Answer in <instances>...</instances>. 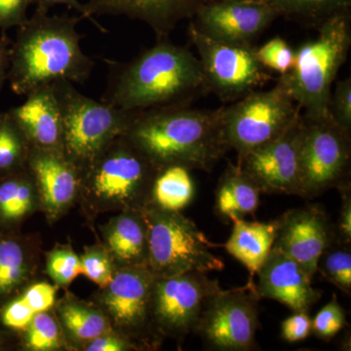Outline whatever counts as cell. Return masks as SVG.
<instances>
[{
	"label": "cell",
	"mask_w": 351,
	"mask_h": 351,
	"mask_svg": "<svg viewBox=\"0 0 351 351\" xmlns=\"http://www.w3.org/2000/svg\"><path fill=\"white\" fill-rule=\"evenodd\" d=\"M82 274L98 284L100 287L107 288L112 280V269L110 261L100 253H90L82 258Z\"/></svg>",
	"instance_id": "37"
},
{
	"label": "cell",
	"mask_w": 351,
	"mask_h": 351,
	"mask_svg": "<svg viewBox=\"0 0 351 351\" xmlns=\"http://www.w3.org/2000/svg\"><path fill=\"white\" fill-rule=\"evenodd\" d=\"M316 38L295 50V64L278 83L308 119L330 117L332 83L345 64L351 45L350 12L332 16L317 27Z\"/></svg>",
	"instance_id": "4"
},
{
	"label": "cell",
	"mask_w": 351,
	"mask_h": 351,
	"mask_svg": "<svg viewBox=\"0 0 351 351\" xmlns=\"http://www.w3.org/2000/svg\"><path fill=\"white\" fill-rule=\"evenodd\" d=\"M346 325V314L339 304L337 295L316 314L311 320V332L323 341H329L339 334Z\"/></svg>",
	"instance_id": "33"
},
{
	"label": "cell",
	"mask_w": 351,
	"mask_h": 351,
	"mask_svg": "<svg viewBox=\"0 0 351 351\" xmlns=\"http://www.w3.org/2000/svg\"><path fill=\"white\" fill-rule=\"evenodd\" d=\"M258 300L253 280L244 287L221 289L210 298L195 332L213 350H254L260 324Z\"/></svg>",
	"instance_id": "10"
},
{
	"label": "cell",
	"mask_w": 351,
	"mask_h": 351,
	"mask_svg": "<svg viewBox=\"0 0 351 351\" xmlns=\"http://www.w3.org/2000/svg\"><path fill=\"white\" fill-rule=\"evenodd\" d=\"M258 63L267 71H274L280 75H286L295 64V50L285 39L276 36L255 49Z\"/></svg>",
	"instance_id": "31"
},
{
	"label": "cell",
	"mask_w": 351,
	"mask_h": 351,
	"mask_svg": "<svg viewBox=\"0 0 351 351\" xmlns=\"http://www.w3.org/2000/svg\"><path fill=\"white\" fill-rule=\"evenodd\" d=\"M302 114L279 137L239 157L262 193L298 195Z\"/></svg>",
	"instance_id": "13"
},
{
	"label": "cell",
	"mask_w": 351,
	"mask_h": 351,
	"mask_svg": "<svg viewBox=\"0 0 351 351\" xmlns=\"http://www.w3.org/2000/svg\"><path fill=\"white\" fill-rule=\"evenodd\" d=\"M257 276L258 298L281 302L293 313H308L321 298L301 265L276 247H272Z\"/></svg>",
	"instance_id": "16"
},
{
	"label": "cell",
	"mask_w": 351,
	"mask_h": 351,
	"mask_svg": "<svg viewBox=\"0 0 351 351\" xmlns=\"http://www.w3.org/2000/svg\"><path fill=\"white\" fill-rule=\"evenodd\" d=\"M144 215L149 230L147 267L154 276L223 269V261L211 251L215 245L193 221L157 207L145 210Z\"/></svg>",
	"instance_id": "6"
},
{
	"label": "cell",
	"mask_w": 351,
	"mask_h": 351,
	"mask_svg": "<svg viewBox=\"0 0 351 351\" xmlns=\"http://www.w3.org/2000/svg\"><path fill=\"white\" fill-rule=\"evenodd\" d=\"M341 193V208L339 212L338 228L336 230V237L339 243L345 246H350L351 242V195L350 184L339 189Z\"/></svg>",
	"instance_id": "41"
},
{
	"label": "cell",
	"mask_w": 351,
	"mask_h": 351,
	"mask_svg": "<svg viewBox=\"0 0 351 351\" xmlns=\"http://www.w3.org/2000/svg\"><path fill=\"white\" fill-rule=\"evenodd\" d=\"M62 319L69 331L80 339L98 338L107 328V322L100 313L75 304L64 307Z\"/></svg>",
	"instance_id": "29"
},
{
	"label": "cell",
	"mask_w": 351,
	"mask_h": 351,
	"mask_svg": "<svg viewBox=\"0 0 351 351\" xmlns=\"http://www.w3.org/2000/svg\"><path fill=\"white\" fill-rule=\"evenodd\" d=\"M27 166L49 209H60L73 199L78 184L77 168L64 152L32 147Z\"/></svg>",
	"instance_id": "20"
},
{
	"label": "cell",
	"mask_w": 351,
	"mask_h": 351,
	"mask_svg": "<svg viewBox=\"0 0 351 351\" xmlns=\"http://www.w3.org/2000/svg\"><path fill=\"white\" fill-rule=\"evenodd\" d=\"M63 121V149L76 168L90 165L115 138L125 134L135 112L80 93L68 80L52 83Z\"/></svg>",
	"instance_id": "5"
},
{
	"label": "cell",
	"mask_w": 351,
	"mask_h": 351,
	"mask_svg": "<svg viewBox=\"0 0 351 351\" xmlns=\"http://www.w3.org/2000/svg\"><path fill=\"white\" fill-rule=\"evenodd\" d=\"M232 223V233L225 244V248L230 255L247 267L252 281L274 247L276 239V221L258 223L234 219Z\"/></svg>",
	"instance_id": "21"
},
{
	"label": "cell",
	"mask_w": 351,
	"mask_h": 351,
	"mask_svg": "<svg viewBox=\"0 0 351 351\" xmlns=\"http://www.w3.org/2000/svg\"><path fill=\"white\" fill-rule=\"evenodd\" d=\"M267 1H269V0H267Z\"/></svg>",
	"instance_id": "45"
},
{
	"label": "cell",
	"mask_w": 351,
	"mask_h": 351,
	"mask_svg": "<svg viewBox=\"0 0 351 351\" xmlns=\"http://www.w3.org/2000/svg\"><path fill=\"white\" fill-rule=\"evenodd\" d=\"M262 191L239 164H228L215 193V213L221 221L244 219L258 208Z\"/></svg>",
	"instance_id": "22"
},
{
	"label": "cell",
	"mask_w": 351,
	"mask_h": 351,
	"mask_svg": "<svg viewBox=\"0 0 351 351\" xmlns=\"http://www.w3.org/2000/svg\"><path fill=\"white\" fill-rule=\"evenodd\" d=\"M56 288L46 283H38L25 291L22 299L34 313H43L53 306Z\"/></svg>",
	"instance_id": "40"
},
{
	"label": "cell",
	"mask_w": 351,
	"mask_h": 351,
	"mask_svg": "<svg viewBox=\"0 0 351 351\" xmlns=\"http://www.w3.org/2000/svg\"><path fill=\"white\" fill-rule=\"evenodd\" d=\"M34 311L22 298L7 302L0 311V322L9 329L25 331L34 318Z\"/></svg>",
	"instance_id": "36"
},
{
	"label": "cell",
	"mask_w": 351,
	"mask_h": 351,
	"mask_svg": "<svg viewBox=\"0 0 351 351\" xmlns=\"http://www.w3.org/2000/svg\"><path fill=\"white\" fill-rule=\"evenodd\" d=\"M276 225L274 246L299 263L313 279L321 256L337 239L327 214L316 205L298 208L286 212Z\"/></svg>",
	"instance_id": "15"
},
{
	"label": "cell",
	"mask_w": 351,
	"mask_h": 351,
	"mask_svg": "<svg viewBox=\"0 0 351 351\" xmlns=\"http://www.w3.org/2000/svg\"><path fill=\"white\" fill-rule=\"evenodd\" d=\"M27 274L22 244L11 235L0 232V299L17 290Z\"/></svg>",
	"instance_id": "28"
},
{
	"label": "cell",
	"mask_w": 351,
	"mask_h": 351,
	"mask_svg": "<svg viewBox=\"0 0 351 351\" xmlns=\"http://www.w3.org/2000/svg\"><path fill=\"white\" fill-rule=\"evenodd\" d=\"M151 193L156 207L164 211H181L195 197L191 169L182 165L157 168Z\"/></svg>",
	"instance_id": "24"
},
{
	"label": "cell",
	"mask_w": 351,
	"mask_h": 351,
	"mask_svg": "<svg viewBox=\"0 0 351 351\" xmlns=\"http://www.w3.org/2000/svg\"><path fill=\"white\" fill-rule=\"evenodd\" d=\"M207 0H88V12L94 15L126 16L142 21L158 38H167L182 20L191 19Z\"/></svg>",
	"instance_id": "18"
},
{
	"label": "cell",
	"mask_w": 351,
	"mask_h": 351,
	"mask_svg": "<svg viewBox=\"0 0 351 351\" xmlns=\"http://www.w3.org/2000/svg\"><path fill=\"white\" fill-rule=\"evenodd\" d=\"M32 182L22 169L0 177V223L9 225L29 213Z\"/></svg>",
	"instance_id": "26"
},
{
	"label": "cell",
	"mask_w": 351,
	"mask_h": 351,
	"mask_svg": "<svg viewBox=\"0 0 351 351\" xmlns=\"http://www.w3.org/2000/svg\"><path fill=\"white\" fill-rule=\"evenodd\" d=\"M221 290L207 274L189 271L156 277L152 293V313L164 332L184 336L195 332L210 298Z\"/></svg>",
	"instance_id": "11"
},
{
	"label": "cell",
	"mask_w": 351,
	"mask_h": 351,
	"mask_svg": "<svg viewBox=\"0 0 351 351\" xmlns=\"http://www.w3.org/2000/svg\"><path fill=\"white\" fill-rule=\"evenodd\" d=\"M32 4H34V5H36V9L47 11V12H49V10L52 7L56 5L66 6L69 9H73V10L80 13L82 18L89 20L95 27H97V29H99V31H101V32H107V29H106L105 27H101V25L99 24V23L97 22L91 15H90L85 4L80 3V0H32Z\"/></svg>",
	"instance_id": "42"
},
{
	"label": "cell",
	"mask_w": 351,
	"mask_h": 351,
	"mask_svg": "<svg viewBox=\"0 0 351 351\" xmlns=\"http://www.w3.org/2000/svg\"><path fill=\"white\" fill-rule=\"evenodd\" d=\"M126 214L113 223L108 235V245L113 255L131 267H147L149 230L144 212Z\"/></svg>",
	"instance_id": "23"
},
{
	"label": "cell",
	"mask_w": 351,
	"mask_h": 351,
	"mask_svg": "<svg viewBox=\"0 0 351 351\" xmlns=\"http://www.w3.org/2000/svg\"><path fill=\"white\" fill-rule=\"evenodd\" d=\"M332 246V245H331ZM331 246L321 256L317 271L341 289L346 294L351 292V253L348 246L331 250Z\"/></svg>",
	"instance_id": "30"
},
{
	"label": "cell",
	"mask_w": 351,
	"mask_h": 351,
	"mask_svg": "<svg viewBox=\"0 0 351 351\" xmlns=\"http://www.w3.org/2000/svg\"><path fill=\"white\" fill-rule=\"evenodd\" d=\"M88 167L95 195L117 202H132L152 191L157 171L123 136L113 140Z\"/></svg>",
	"instance_id": "12"
},
{
	"label": "cell",
	"mask_w": 351,
	"mask_h": 351,
	"mask_svg": "<svg viewBox=\"0 0 351 351\" xmlns=\"http://www.w3.org/2000/svg\"><path fill=\"white\" fill-rule=\"evenodd\" d=\"M27 332V345L34 350H52L61 346L59 328L49 314H34Z\"/></svg>",
	"instance_id": "32"
},
{
	"label": "cell",
	"mask_w": 351,
	"mask_h": 351,
	"mask_svg": "<svg viewBox=\"0 0 351 351\" xmlns=\"http://www.w3.org/2000/svg\"><path fill=\"white\" fill-rule=\"evenodd\" d=\"M22 105L7 110L34 149L64 152L63 121L53 84L25 95Z\"/></svg>",
	"instance_id": "17"
},
{
	"label": "cell",
	"mask_w": 351,
	"mask_h": 351,
	"mask_svg": "<svg viewBox=\"0 0 351 351\" xmlns=\"http://www.w3.org/2000/svg\"><path fill=\"white\" fill-rule=\"evenodd\" d=\"M350 133L331 117L308 119L302 115L298 195L311 199L329 189L350 186Z\"/></svg>",
	"instance_id": "8"
},
{
	"label": "cell",
	"mask_w": 351,
	"mask_h": 351,
	"mask_svg": "<svg viewBox=\"0 0 351 351\" xmlns=\"http://www.w3.org/2000/svg\"><path fill=\"white\" fill-rule=\"evenodd\" d=\"M101 101L126 112L189 105L207 91L198 57L166 38L128 63H110Z\"/></svg>",
	"instance_id": "1"
},
{
	"label": "cell",
	"mask_w": 351,
	"mask_h": 351,
	"mask_svg": "<svg viewBox=\"0 0 351 351\" xmlns=\"http://www.w3.org/2000/svg\"><path fill=\"white\" fill-rule=\"evenodd\" d=\"M48 274L55 282L68 285L76 276L82 274V260L71 251L54 252L48 262Z\"/></svg>",
	"instance_id": "35"
},
{
	"label": "cell",
	"mask_w": 351,
	"mask_h": 351,
	"mask_svg": "<svg viewBox=\"0 0 351 351\" xmlns=\"http://www.w3.org/2000/svg\"><path fill=\"white\" fill-rule=\"evenodd\" d=\"M11 43L12 40L8 38L6 32H2L0 34V91L4 83L8 80Z\"/></svg>",
	"instance_id": "43"
},
{
	"label": "cell",
	"mask_w": 351,
	"mask_h": 351,
	"mask_svg": "<svg viewBox=\"0 0 351 351\" xmlns=\"http://www.w3.org/2000/svg\"><path fill=\"white\" fill-rule=\"evenodd\" d=\"M82 19V18H80ZM80 18L49 15L36 9L18 27L11 43L8 82L14 93L25 96L58 80L84 83L94 62L82 49L76 29Z\"/></svg>",
	"instance_id": "3"
},
{
	"label": "cell",
	"mask_w": 351,
	"mask_h": 351,
	"mask_svg": "<svg viewBox=\"0 0 351 351\" xmlns=\"http://www.w3.org/2000/svg\"><path fill=\"white\" fill-rule=\"evenodd\" d=\"M223 108L180 105L136 112L123 137L156 168L210 171L230 151L221 127Z\"/></svg>",
	"instance_id": "2"
},
{
	"label": "cell",
	"mask_w": 351,
	"mask_h": 351,
	"mask_svg": "<svg viewBox=\"0 0 351 351\" xmlns=\"http://www.w3.org/2000/svg\"><path fill=\"white\" fill-rule=\"evenodd\" d=\"M301 114V108L277 82L271 89L255 90L223 108V138L240 157L279 137Z\"/></svg>",
	"instance_id": "7"
},
{
	"label": "cell",
	"mask_w": 351,
	"mask_h": 351,
	"mask_svg": "<svg viewBox=\"0 0 351 351\" xmlns=\"http://www.w3.org/2000/svg\"><path fill=\"white\" fill-rule=\"evenodd\" d=\"M32 147L8 112L0 113V177L23 169Z\"/></svg>",
	"instance_id": "27"
},
{
	"label": "cell",
	"mask_w": 351,
	"mask_h": 351,
	"mask_svg": "<svg viewBox=\"0 0 351 351\" xmlns=\"http://www.w3.org/2000/svg\"><path fill=\"white\" fill-rule=\"evenodd\" d=\"M189 36L198 53L207 91L234 101L269 82V71L258 63L252 44L226 43L199 31L191 22Z\"/></svg>",
	"instance_id": "9"
},
{
	"label": "cell",
	"mask_w": 351,
	"mask_h": 351,
	"mask_svg": "<svg viewBox=\"0 0 351 351\" xmlns=\"http://www.w3.org/2000/svg\"><path fill=\"white\" fill-rule=\"evenodd\" d=\"M29 5L32 0H0V31L24 24Z\"/></svg>",
	"instance_id": "38"
},
{
	"label": "cell",
	"mask_w": 351,
	"mask_h": 351,
	"mask_svg": "<svg viewBox=\"0 0 351 351\" xmlns=\"http://www.w3.org/2000/svg\"><path fill=\"white\" fill-rule=\"evenodd\" d=\"M311 332V319L308 313L299 311L283 321L281 324V337L289 343L302 341Z\"/></svg>",
	"instance_id": "39"
},
{
	"label": "cell",
	"mask_w": 351,
	"mask_h": 351,
	"mask_svg": "<svg viewBox=\"0 0 351 351\" xmlns=\"http://www.w3.org/2000/svg\"><path fill=\"white\" fill-rule=\"evenodd\" d=\"M126 346L121 339L114 337H98L92 339L87 346V351H120L125 350Z\"/></svg>",
	"instance_id": "44"
},
{
	"label": "cell",
	"mask_w": 351,
	"mask_h": 351,
	"mask_svg": "<svg viewBox=\"0 0 351 351\" xmlns=\"http://www.w3.org/2000/svg\"><path fill=\"white\" fill-rule=\"evenodd\" d=\"M329 114L332 121L351 133V78L338 80L329 101Z\"/></svg>",
	"instance_id": "34"
},
{
	"label": "cell",
	"mask_w": 351,
	"mask_h": 351,
	"mask_svg": "<svg viewBox=\"0 0 351 351\" xmlns=\"http://www.w3.org/2000/svg\"><path fill=\"white\" fill-rule=\"evenodd\" d=\"M279 17L316 27L332 16L350 12L351 0H269Z\"/></svg>",
	"instance_id": "25"
},
{
	"label": "cell",
	"mask_w": 351,
	"mask_h": 351,
	"mask_svg": "<svg viewBox=\"0 0 351 351\" xmlns=\"http://www.w3.org/2000/svg\"><path fill=\"white\" fill-rule=\"evenodd\" d=\"M156 276L147 267H130L113 276L105 302L122 327L141 329L152 311V293Z\"/></svg>",
	"instance_id": "19"
},
{
	"label": "cell",
	"mask_w": 351,
	"mask_h": 351,
	"mask_svg": "<svg viewBox=\"0 0 351 351\" xmlns=\"http://www.w3.org/2000/svg\"><path fill=\"white\" fill-rule=\"evenodd\" d=\"M278 17L267 0H207L198 7L193 23L219 40L252 44Z\"/></svg>",
	"instance_id": "14"
}]
</instances>
